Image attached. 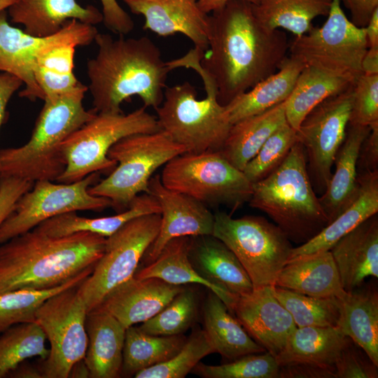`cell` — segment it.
Segmentation results:
<instances>
[{
	"mask_svg": "<svg viewBox=\"0 0 378 378\" xmlns=\"http://www.w3.org/2000/svg\"><path fill=\"white\" fill-rule=\"evenodd\" d=\"M378 367V293L363 286L340 298L337 326Z\"/></svg>",
	"mask_w": 378,
	"mask_h": 378,
	"instance_id": "29",
	"label": "cell"
},
{
	"mask_svg": "<svg viewBox=\"0 0 378 378\" xmlns=\"http://www.w3.org/2000/svg\"><path fill=\"white\" fill-rule=\"evenodd\" d=\"M186 340L183 335H153L134 326L127 328L120 377L134 376L144 369L170 359L180 351Z\"/></svg>",
	"mask_w": 378,
	"mask_h": 378,
	"instance_id": "37",
	"label": "cell"
},
{
	"mask_svg": "<svg viewBox=\"0 0 378 378\" xmlns=\"http://www.w3.org/2000/svg\"><path fill=\"white\" fill-rule=\"evenodd\" d=\"M159 130L157 118L145 106L127 114L98 112L62 142L66 168L56 181L71 183L91 173H110L117 165L108 157L115 144L127 136Z\"/></svg>",
	"mask_w": 378,
	"mask_h": 378,
	"instance_id": "8",
	"label": "cell"
},
{
	"mask_svg": "<svg viewBox=\"0 0 378 378\" xmlns=\"http://www.w3.org/2000/svg\"><path fill=\"white\" fill-rule=\"evenodd\" d=\"M344 4L350 11V20L358 27H365L378 8V0H344Z\"/></svg>",
	"mask_w": 378,
	"mask_h": 378,
	"instance_id": "52",
	"label": "cell"
},
{
	"mask_svg": "<svg viewBox=\"0 0 378 378\" xmlns=\"http://www.w3.org/2000/svg\"><path fill=\"white\" fill-rule=\"evenodd\" d=\"M190 244V237H181L170 240L157 258L140 270L137 269L134 276L141 279L155 277L176 286L188 284L204 286L216 294L231 312L237 297L211 284L196 272L188 258Z\"/></svg>",
	"mask_w": 378,
	"mask_h": 378,
	"instance_id": "34",
	"label": "cell"
},
{
	"mask_svg": "<svg viewBox=\"0 0 378 378\" xmlns=\"http://www.w3.org/2000/svg\"><path fill=\"white\" fill-rule=\"evenodd\" d=\"M88 343L84 361L91 378H117L121 374L126 328L104 312L88 313Z\"/></svg>",
	"mask_w": 378,
	"mask_h": 378,
	"instance_id": "25",
	"label": "cell"
},
{
	"mask_svg": "<svg viewBox=\"0 0 378 378\" xmlns=\"http://www.w3.org/2000/svg\"><path fill=\"white\" fill-rule=\"evenodd\" d=\"M204 84L203 99H197L195 88L188 82L166 87L155 108L160 130L189 153L220 150L232 126L213 83Z\"/></svg>",
	"mask_w": 378,
	"mask_h": 378,
	"instance_id": "6",
	"label": "cell"
},
{
	"mask_svg": "<svg viewBox=\"0 0 378 378\" xmlns=\"http://www.w3.org/2000/svg\"><path fill=\"white\" fill-rule=\"evenodd\" d=\"M198 300L195 291L182 290L160 312L139 326L143 332L153 335H183L195 322Z\"/></svg>",
	"mask_w": 378,
	"mask_h": 378,
	"instance_id": "42",
	"label": "cell"
},
{
	"mask_svg": "<svg viewBox=\"0 0 378 378\" xmlns=\"http://www.w3.org/2000/svg\"><path fill=\"white\" fill-rule=\"evenodd\" d=\"M22 85V81L18 77L8 73L0 74V127L4 122L9 100Z\"/></svg>",
	"mask_w": 378,
	"mask_h": 378,
	"instance_id": "53",
	"label": "cell"
},
{
	"mask_svg": "<svg viewBox=\"0 0 378 378\" xmlns=\"http://www.w3.org/2000/svg\"><path fill=\"white\" fill-rule=\"evenodd\" d=\"M160 214V206L150 193L137 195L129 207L117 214L99 218L78 216L76 212L63 214L48 219L34 228L47 235L64 237L80 232L96 234L108 237L128 221L146 214Z\"/></svg>",
	"mask_w": 378,
	"mask_h": 378,
	"instance_id": "31",
	"label": "cell"
},
{
	"mask_svg": "<svg viewBox=\"0 0 378 378\" xmlns=\"http://www.w3.org/2000/svg\"><path fill=\"white\" fill-rule=\"evenodd\" d=\"M341 284L346 291L363 286L365 279L378 277V219L365 220L330 248Z\"/></svg>",
	"mask_w": 378,
	"mask_h": 378,
	"instance_id": "21",
	"label": "cell"
},
{
	"mask_svg": "<svg viewBox=\"0 0 378 378\" xmlns=\"http://www.w3.org/2000/svg\"><path fill=\"white\" fill-rule=\"evenodd\" d=\"M370 128L360 148L358 161V168L360 170L358 174L378 169V125Z\"/></svg>",
	"mask_w": 378,
	"mask_h": 378,
	"instance_id": "50",
	"label": "cell"
},
{
	"mask_svg": "<svg viewBox=\"0 0 378 378\" xmlns=\"http://www.w3.org/2000/svg\"><path fill=\"white\" fill-rule=\"evenodd\" d=\"M34 183L15 177L0 178V227L13 212L18 200Z\"/></svg>",
	"mask_w": 378,
	"mask_h": 378,
	"instance_id": "48",
	"label": "cell"
},
{
	"mask_svg": "<svg viewBox=\"0 0 378 378\" xmlns=\"http://www.w3.org/2000/svg\"><path fill=\"white\" fill-rule=\"evenodd\" d=\"M216 353L204 330H193L185 344L170 359L144 369L135 378H184L204 357Z\"/></svg>",
	"mask_w": 378,
	"mask_h": 378,
	"instance_id": "43",
	"label": "cell"
},
{
	"mask_svg": "<svg viewBox=\"0 0 378 378\" xmlns=\"http://www.w3.org/2000/svg\"><path fill=\"white\" fill-rule=\"evenodd\" d=\"M285 102L232 124L219 150L223 156L234 167L243 171L266 140L287 122Z\"/></svg>",
	"mask_w": 378,
	"mask_h": 378,
	"instance_id": "32",
	"label": "cell"
},
{
	"mask_svg": "<svg viewBox=\"0 0 378 378\" xmlns=\"http://www.w3.org/2000/svg\"><path fill=\"white\" fill-rule=\"evenodd\" d=\"M188 258L200 276L234 297L253 290L251 279L237 256L213 235L190 237Z\"/></svg>",
	"mask_w": 378,
	"mask_h": 378,
	"instance_id": "22",
	"label": "cell"
},
{
	"mask_svg": "<svg viewBox=\"0 0 378 378\" xmlns=\"http://www.w3.org/2000/svg\"><path fill=\"white\" fill-rule=\"evenodd\" d=\"M353 85L316 106L296 131L298 141L304 149L310 180L320 192L326 188L336 154L346 136Z\"/></svg>",
	"mask_w": 378,
	"mask_h": 378,
	"instance_id": "16",
	"label": "cell"
},
{
	"mask_svg": "<svg viewBox=\"0 0 378 378\" xmlns=\"http://www.w3.org/2000/svg\"><path fill=\"white\" fill-rule=\"evenodd\" d=\"M350 80L304 66L285 102L288 123L296 131L305 117L320 103L352 85Z\"/></svg>",
	"mask_w": 378,
	"mask_h": 378,
	"instance_id": "35",
	"label": "cell"
},
{
	"mask_svg": "<svg viewBox=\"0 0 378 378\" xmlns=\"http://www.w3.org/2000/svg\"><path fill=\"white\" fill-rule=\"evenodd\" d=\"M204 331L216 353L230 360L266 350L246 331L223 301L209 290L203 307Z\"/></svg>",
	"mask_w": 378,
	"mask_h": 378,
	"instance_id": "33",
	"label": "cell"
},
{
	"mask_svg": "<svg viewBox=\"0 0 378 378\" xmlns=\"http://www.w3.org/2000/svg\"><path fill=\"white\" fill-rule=\"evenodd\" d=\"M248 334L276 357L297 328L289 312L273 295L270 286L237 296L230 312Z\"/></svg>",
	"mask_w": 378,
	"mask_h": 378,
	"instance_id": "18",
	"label": "cell"
},
{
	"mask_svg": "<svg viewBox=\"0 0 378 378\" xmlns=\"http://www.w3.org/2000/svg\"><path fill=\"white\" fill-rule=\"evenodd\" d=\"M88 269L66 283L48 289H18L0 293V333L12 326L34 322L38 308L55 294L79 285L92 272Z\"/></svg>",
	"mask_w": 378,
	"mask_h": 378,
	"instance_id": "40",
	"label": "cell"
},
{
	"mask_svg": "<svg viewBox=\"0 0 378 378\" xmlns=\"http://www.w3.org/2000/svg\"><path fill=\"white\" fill-rule=\"evenodd\" d=\"M130 11L145 19L143 28L160 36L181 34L203 52L208 46L209 15L197 0H123Z\"/></svg>",
	"mask_w": 378,
	"mask_h": 378,
	"instance_id": "19",
	"label": "cell"
},
{
	"mask_svg": "<svg viewBox=\"0 0 378 378\" xmlns=\"http://www.w3.org/2000/svg\"><path fill=\"white\" fill-rule=\"evenodd\" d=\"M280 378H336L334 369L304 364L279 366Z\"/></svg>",
	"mask_w": 378,
	"mask_h": 378,
	"instance_id": "51",
	"label": "cell"
},
{
	"mask_svg": "<svg viewBox=\"0 0 378 378\" xmlns=\"http://www.w3.org/2000/svg\"><path fill=\"white\" fill-rule=\"evenodd\" d=\"M183 288L158 278L134 275L108 293L94 310L111 314L127 328L153 317Z\"/></svg>",
	"mask_w": 378,
	"mask_h": 378,
	"instance_id": "20",
	"label": "cell"
},
{
	"mask_svg": "<svg viewBox=\"0 0 378 378\" xmlns=\"http://www.w3.org/2000/svg\"><path fill=\"white\" fill-rule=\"evenodd\" d=\"M332 1L258 0L253 4V11L264 27L299 36L310 30L316 18L328 15Z\"/></svg>",
	"mask_w": 378,
	"mask_h": 378,
	"instance_id": "36",
	"label": "cell"
},
{
	"mask_svg": "<svg viewBox=\"0 0 378 378\" xmlns=\"http://www.w3.org/2000/svg\"><path fill=\"white\" fill-rule=\"evenodd\" d=\"M76 48L71 44L62 45L38 59L34 76L43 100L71 91L80 83L74 74Z\"/></svg>",
	"mask_w": 378,
	"mask_h": 378,
	"instance_id": "41",
	"label": "cell"
},
{
	"mask_svg": "<svg viewBox=\"0 0 378 378\" xmlns=\"http://www.w3.org/2000/svg\"><path fill=\"white\" fill-rule=\"evenodd\" d=\"M98 34L97 28L76 20H69L57 33L38 37L11 26L5 10L0 12V71L20 78L24 88L19 96L34 101L43 100L34 69L38 59L51 49L66 44L76 47L90 44Z\"/></svg>",
	"mask_w": 378,
	"mask_h": 378,
	"instance_id": "15",
	"label": "cell"
},
{
	"mask_svg": "<svg viewBox=\"0 0 378 378\" xmlns=\"http://www.w3.org/2000/svg\"><path fill=\"white\" fill-rule=\"evenodd\" d=\"M368 44L365 27L346 16L340 0H333L328 18L289 43L290 55L305 66L355 83L363 74L362 61Z\"/></svg>",
	"mask_w": 378,
	"mask_h": 378,
	"instance_id": "11",
	"label": "cell"
},
{
	"mask_svg": "<svg viewBox=\"0 0 378 378\" xmlns=\"http://www.w3.org/2000/svg\"><path fill=\"white\" fill-rule=\"evenodd\" d=\"M185 152L183 146L161 130L124 137L108 153L116 167L106 178L90 186L88 192L109 199L111 207L122 211L137 195L148 193L149 181L159 167Z\"/></svg>",
	"mask_w": 378,
	"mask_h": 378,
	"instance_id": "7",
	"label": "cell"
},
{
	"mask_svg": "<svg viewBox=\"0 0 378 378\" xmlns=\"http://www.w3.org/2000/svg\"><path fill=\"white\" fill-rule=\"evenodd\" d=\"M88 90L81 83L71 91L44 99L29 140L18 148L0 149V178L56 181L66 168L62 142L98 113L83 106Z\"/></svg>",
	"mask_w": 378,
	"mask_h": 378,
	"instance_id": "4",
	"label": "cell"
},
{
	"mask_svg": "<svg viewBox=\"0 0 378 378\" xmlns=\"http://www.w3.org/2000/svg\"><path fill=\"white\" fill-rule=\"evenodd\" d=\"M160 214L136 217L106 237L105 248L92 273L77 287L88 313L114 288L132 278L160 226Z\"/></svg>",
	"mask_w": 378,
	"mask_h": 378,
	"instance_id": "12",
	"label": "cell"
},
{
	"mask_svg": "<svg viewBox=\"0 0 378 378\" xmlns=\"http://www.w3.org/2000/svg\"><path fill=\"white\" fill-rule=\"evenodd\" d=\"M296 142V130L286 122L266 140L242 172L251 183L266 178L284 162Z\"/></svg>",
	"mask_w": 378,
	"mask_h": 378,
	"instance_id": "45",
	"label": "cell"
},
{
	"mask_svg": "<svg viewBox=\"0 0 378 378\" xmlns=\"http://www.w3.org/2000/svg\"><path fill=\"white\" fill-rule=\"evenodd\" d=\"M302 145L298 141L266 178L252 183L249 205L266 213L290 241L304 244L328 223L313 189Z\"/></svg>",
	"mask_w": 378,
	"mask_h": 378,
	"instance_id": "5",
	"label": "cell"
},
{
	"mask_svg": "<svg viewBox=\"0 0 378 378\" xmlns=\"http://www.w3.org/2000/svg\"><path fill=\"white\" fill-rule=\"evenodd\" d=\"M100 173H91L71 183L49 180L34 182L16 203L13 212L0 227V244L25 233L52 217L78 211L100 212L111 207V201L89 193L88 188L100 180Z\"/></svg>",
	"mask_w": 378,
	"mask_h": 378,
	"instance_id": "14",
	"label": "cell"
},
{
	"mask_svg": "<svg viewBox=\"0 0 378 378\" xmlns=\"http://www.w3.org/2000/svg\"><path fill=\"white\" fill-rule=\"evenodd\" d=\"M106 239L87 232L55 237L34 228L0 244V293L55 288L94 269Z\"/></svg>",
	"mask_w": 378,
	"mask_h": 378,
	"instance_id": "3",
	"label": "cell"
},
{
	"mask_svg": "<svg viewBox=\"0 0 378 378\" xmlns=\"http://www.w3.org/2000/svg\"><path fill=\"white\" fill-rule=\"evenodd\" d=\"M78 286L51 296L35 313L34 322L50 345L48 357L37 365L42 378L69 377L74 365L85 358L88 311L78 294Z\"/></svg>",
	"mask_w": 378,
	"mask_h": 378,
	"instance_id": "13",
	"label": "cell"
},
{
	"mask_svg": "<svg viewBox=\"0 0 378 378\" xmlns=\"http://www.w3.org/2000/svg\"><path fill=\"white\" fill-rule=\"evenodd\" d=\"M304 66L298 59L287 56L276 72L225 105L231 124L285 102Z\"/></svg>",
	"mask_w": 378,
	"mask_h": 378,
	"instance_id": "30",
	"label": "cell"
},
{
	"mask_svg": "<svg viewBox=\"0 0 378 378\" xmlns=\"http://www.w3.org/2000/svg\"><path fill=\"white\" fill-rule=\"evenodd\" d=\"M191 372L204 378H279V365L275 357L265 351L218 365L199 362Z\"/></svg>",
	"mask_w": 378,
	"mask_h": 378,
	"instance_id": "44",
	"label": "cell"
},
{
	"mask_svg": "<svg viewBox=\"0 0 378 378\" xmlns=\"http://www.w3.org/2000/svg\"><path fill=\"white\" fill-rule=\"evenodd\" d=\"M377 212L378 169L358 174V189L353 201L315 237L293 248L288 260L330 251L342 237Z\"/></svg>",
	"mask_w": 378,
	"mask_h": 378,
	"instance_id": "24",
	"label": "cell"
},
{
	"mask_svg": "<svg viewBox=\"0 0 378 378\" xmlns=\"http://www.w3.org/2000/svg\"><path fill=\"white\" fill-rule=\"evenodd\" d=\"M288 50L284 31L264 27L253 4L234 0L209 15L202 57L192 50L181 59V66L204 72L214 85L218 102L225 106L276 72Z\"/></svg>",
	"mask_w": 378,
	"mask_h": 378,
	"instance_id": "1",
	"label": "cell"
},
{
	"mask_svg": "<svg viewBox=\"0 0 378 378\" xmlns=\"http://www.w3.org/2000/svg\"><path fill=\"white\" fill-rule=\"evenodd\" d=\"M162 184L206 205L236 209L248 202L252 183L218 151L181 153L167 162Z\"/></svg>",
	"mask_w": 378,
	"mask_h": 378,
	"instance_id": "9",
	"label": "cell"
},
{
	"mask_svg": "<svg viewBox=\"0 0 378 378\" xmlns=\"http://www.w3.org/2000/svg\"><path fill=\"white\" fill-rule=\"evenodd\" d=\"M148 193L156 199L160 206L161 221L155 239L142 258L146 264L154 260L163 247L174 238L212 235L214 214L207 206L165 187L160 174L150 179Z\"/></svg>",
	"mask_w": 378,
	"mask_h": 378,
	"instance_id": "17",
	"label": "cell"
},
{
	"mask_svg": "<svg viewBox=\"0 0 378 378\" xmlns=\"http://www.w3.org/2000/svg\"><path fill=\"white\" fill-rule=\"evenodd\" d=\"M349 124L370 127L378 125V74H363L354 83Z\"/></svg>",
	"mask_w": 378,
	"mask_h": 378,
	"instance_id": "46",
	"label": "cell"
},
{
	"mask_svg": "<svg viewBox=\"0 0 378 378\" xmlns=\"http://www.w3.org/2000/svg\"><path fill=\"white\" fill-rule=\"evenodd\" d=\"M46 337L36 322L10 326L0 335V378L8 377L20 363L28 358L46 359L49 349Z\"/></svg>",
	"mask_w": 378,
	"mask_h": 378,
	"instance_id": "38",
	"label": "cell"
},
{
	"mask_svg": "<svg viewBox=\"0 0 378 378\" xmlns=\"http://www.w3.org/2000/svg\"><path fill=\"white\" fill-rule=\"evenodd\" d=\"M8 11L12 23L23 25L24 32L38 37L57 33L71 20L94 26L103 21L100 10L83 6L78 0H16Z\"/></svg>",
	"mask_w": 378,
	"mask_h": 378,
	"instance_id": "23",
	"label": "cell"
},
{
	"mask_svg": "<svg viewBox=\"0 0 378 378\" xmlns=\"http://www.w3.org/2000/svg\"><path fill=\"white\" fill-rule=\"evenodd\" d=\"M234 0H197L200 8L206 14H211L221 8L226 4ZM256 4L258 0H241Z\"/></svg>",
	"mask_w": 378,
	"mask_h": 378,
	"instance_id": "57",
	"label": "cell"
},
{
	"mask_svg": "<svg viewBox=\"0 0 378 378\" xmlns=\"http://www.w3.org/2000/svg\"><path fill=\"white\" fill-rule=\"evenodd\" d=\"M365 74H378V48H369L362 61Z\"/></svg>",
	"mask_w": 378,
	"mask_h": 378,
	"instance_id": "55",
	"label": "cell"
},
{
	"mask_svg": "<svg viewBox=\"0 0 378 378\" xmlns=\"http://www.w3.org/2000/svg\"><path fill=\"white\" fill-rule=\"evenodd\" d=\"M99 1L102 7V22L106 28L120 35H125L132 31L134 23L117 0Z\"/></svg>",
	"mask_w": 378,
	"mask_h": 378,
	"instance_id": "49",
	"label": "cell"
},
{
	"mask_svg": "<svg viewBox=\"0 0 378 378\" xmlns=\"http://www.w3.org/2000/svg\"><path fill=\"white\" fill-rule=\"evenodd\" d=\"M370 130V127L350 124L347 127L344 140L334 161L335 172L318 197L329 223L349 205L357 194L360 150Z\"/></svg>",
	"mask_w": 378,
	"mask_h": 378,
	"instance_id": "26",
	"label": "cell"
},
{
	"mask_svg": "<svg viewBox=\"0 0 378 378\" xmlns=\"http://www.w3.org/2000/svg\"><path fill=\"white\" fill-rule=\"evenodd\" d=\"M214 219L212 235L234 253L253 288L274 286L293 248L285 233L261 216L233 218L217 211Z\"/></svg>",
	"mask_w": 378,
	"mask_h": 378,
	"instance_id": "10",
	"label": "cell"
},
{
	"mask_svg": "<svg viewBox=\"0 0 378 378\" xmlns=\"http://www.w3.org/2000/svg\"><path fill=\"white\" fill-rule=\"evenodd\" d=\"M8 377L20 378H42L38 365L25 364L24 361L20 363L12 372H10Z\"/></svg>",
	"mask_w": 378,
	"mask_h": 378,
	"instance_id": "56",
	"label": "cell"
},
{
	"mask_svg": "<svg viewBox=\"0 0 378 378\" xmlns=\"http://www.w3.org/2000/svg\"><path fill=\"white\" fill-rule=\"evenodd\" d=\"M113 38L98 34L96 55L87 62L88 88L97 112H122L120 106L138 96L145 107L158 108L169 72L158 47L148 37Z\"/></svg>",
	"mask_w": 378,
	"mask_h": 378,
	"instance_id": "2",
	"label": "cell"
},
{
	"mask_svg": "<svg viewBox=\"0 0 378 378\" xmlns=\"http://www.w3.org/2000/svg\"><path fill=\"white\" fill-rule=\"evenodd\" d=\"M273 295L289 312L296 327H336L340 298H315L277 286H270Z\"/></svg>",
	"mask_w": 378,
	"mask_h": 378,
	"instance_id": "39",
	"label": "cell"
},
{
	"mask_svg": "<svg viewBox=\"0 0 378 378\" xmlns=\"http://www.w3.org/2000/svg\"><path fill=\"white\" fill-rule=\"evenodd\" d=\"M274 286L315 298H341L346 293L330 251L289 260Z\"/></svg>",
	"mask_w": 378,
	"mask_h": 378,
	"instance_id": "27",
	"label": "cell"
},
{
	"mask_svg": "<svg viewBox=\"0 0 378 378\" xmlns=\"http://www.w3.org/2000/svg\"><path fill=\"white\" fill-rule=\"evenodd\" d=\"M335 375L336 378H377V366L351 340L335 364Z\"/></svg>",
	"mask_w": 378,
	"mask_h": 378,
	"instance_id": "47",
	"label": "cell"
},
{
	"mask_svg": "<svg viewBox=\"0 0 378 378\" xmlns=\"http://www.w3.org/2000/svg\"><path fill=\"white\" fill-rule=\"evenodd\" d=\"M350 342L337 327H297L275 359L279 366L304 364L335 370L341 352Z\"/></svg>",
	"mask_w": 378,
	"mask_h": 378,
	"instance_id": "28",
	"label": "cell"
},
{
	"mask_svg": "<svg viewBox=\"0 0 378 378\" xmlns=\"http://www.w3.org/2000/svg\"><path fill=\"white\" fill-rule=\"evenodd\" d=\"M16 0H0V12L8 9Z\"/></svg>",
	"mask_w": 378,
	"mask_h": 378,
	"instance_id": "58",
	"label": "cell"
},
{
	"mask_svg": "<svg viewBox=\"0 0 378 378\" xmlns=\"http://www.w3.org/2000/svg\"><path fill=\"white\" fill-rule=\"evenodd\" d=\"M365 31L368 48H378V8L372 13Z\"/></svg>",
	"mask_w": 378,
	"mask_h": 378,
	"instance_id": "54",
	"label": "cell"
}]
</instances>
